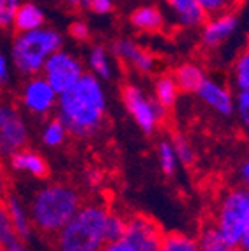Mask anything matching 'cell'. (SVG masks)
Masks as SVG:
<instances>
[{
	"mask_svg": "<svg viewBox=\"0 0 249 251\" xmlns=\"http://www.w3.org/2000/svg\"><path fill=\"white\" fill-rule=\"evenodd\" d=\"M122 101L134 124L145 134H153L162 124L166 110L155 101L153 96H148L138 84L129 82L122 87Z\"/></svg>",
	"mask_w": 249,
	"mask_h": 251,
	"instance_id": "obj_6",
	"label": "cell"
},
{
	"mask_svg": "<svg viewBox=\"0 0 249 251\" xmlns=\"http://www.w3.org/2000/svg\"><path fill=\"white\" fill-rule=\"evenodd\" d=\"M11 171L20 173V175H28L35 180H44L49 175V166L47 161L40 155L37 150H31L28 147H23L18 152H14L7 159Z\"/></svg>",
	"mask_w": 249,
	"mask_h": 251,
	"instance_id": "obj_14",
	"label": "cell"
},
{
	"mask_svg": "<svg viewBox=\"0 0 249 251\" xmlns=\"http://www.w3.org/2000/svg\"><path fill=\"white\" fill-rule=\"evenodd\" d=\"M0 12H2V5H0Z\"/></svg>",
	"mask_w": 249,
	"mask_h": 251,
	"instance_id": "obj_44",
	"label": "cell"
},
{
	"mask_svg": "<svg viewBox=\"0 0 249 251\" xmlns=\"http://www.w3.org/2000/svg\"><path fill=\"white\" fill-rule=\"evenodd\" d=\"M232 82L237 91L249 89V46L235 59L232 68Z\"/></svg>",
	"mask_w": 249,
	"mask_h": 251,
	"instance_id": "obj_25",
	"label": "cell"
},
{
	"mask_svg": "<svg viewBox=\"0 0 249 251\" xmlns=\"http://www.w3.org/2000/svg\"><path fill=\"white\" fill-rule=\"evenodd\" d=\"M68 33H70L72 39L77 40V42H87L91 37V28L86 21L77 20V21H74V23H70Z\"/></svg>",
	"mask_w": 249,
	"mask_h": 251,
	"instance_id": "obj_33",
	"label": "cell"
},
{
	"mask_svg": "<svg viewBox=\"0 0 249 251\" xmlns=\"http://www.w3.org/2000/svg\"><path fill=\"white\" fill-rule=\"evenodd\" d=\"M125 222L124 218L119 213H108V218H106V239L108 241H117L124 235L125 230Z\"/></svg>",
	"mask_w": 249,
	"mask_h": 251,
	"instance_id": "obj_30",
	"label": "cell"
},
{
	"mask_svg": "<svg viewBox=\"0 0 249 251\" xmlns=\"http://www.w3.org/2000/svg\"><path fill=\"white\" fill-rule=\"evenodd\" d=\"M5 208L11 216L12 227H14L16 234L21 241H26L31 237V232H33V224H31V216L28 211V206L16 196V194H7L4 196Z\"/></svg>",
	"mask_w": 249,
	"mask_h": 251,
	"instance_id": "obj_16",
	"label": "cell"
},
{
	"mask_svg": "<svg viewBox=\"0 0 249 251\" xmlns=\"http://www.w3.org/2000/svg\"><path fill=\"white\" fill-rule=\"evenodd\" d=\"M242 248V251H249V244H248V246H241Z\"/></svg>",
	"mask_w": 249,
	"mask_h": 251,
	"instance_id": "obj_42",
	"label": "cell"
},
{
	"mask_svg": "<svg viewBox=\"0 0 249 251\" xmlns=\"http://www.w3.org/2000/svg\"><path fill=\"white\" fill-rule=\"evenodd\" d=\"M195 94L199 96V100L211 108L213 112H216L218 115L223 117H230L235 110V96L230 91V87L226 84H223L222 80L213 77H207L202 80V84L199 86V89L195 91Z\"/></svg>",
	"mask_w": 249,
	"mask_h": 251,
	"instance_id": "obj_11",
	"label": "cell"
},
{
	"mask_svg": "<svg viewBox=\"0 0 249 251\" xmlns=\"http://www.w3.org/2000/svg\"><path fill=\"white\" fill-rule=\"evenodd\" d=\"M42 26H46V11L33 0H23V4L18 7L14 14L12 28L20 33V31L37 30Z\"/></svg>",
	"mask_w": 249,
	"mask_h": 251,
	"instance_id": "obj_17",
	"label": "cell"
},
{
	"mask_svg": "<svg viewBox=\"0 0 249 251\" xmlns=\"http://www.w3.org/2000/svg\"><path fill=\"white\" fill-rule=\"evenodd\" d=\"M248 244H249V224H248V228H246L244 239H242V246H248Z\"/></svg>",
	"mask_w": 249,
	"mask_h": 251,
	"instance_id": "obj_41",
	"label": "cell"
},
{
	"mask_svg": "<svg viewBox=\"0 0 249 251\" xmlns=\"http://www.w3.org/2000/svg\"><path fill=\"white\" fill-rule=\"evenodd\" d=\"M82 206L80 194L66 183H49L37 190L30 199L28 211L33 228L46 235H56Z\"/></svg>",
	"mask_w": 249,
	"mask_h": 251,
	"instance_id": "obj_2",
	"label": "cell"
},
{
	"mask_svg": "<svg viewBox=\"0 0 249 251\" xmlns=\"http://www.w3.org/2000/svg\"><path fill=\"white\" fill-rule=\"evenodd\" d=\"M157 157H159V166L162 169L164 175L173 176L178 169V157H176L174 147H173L171 140H160L159 147H157Z\"/></svg>",
	"mask_w": 249,
	"mask_h": 251,
	"instance_id": "obj_24",
	"label": "cell"
},
{
	"mask_svg": "<svg viewBox=\"0 0 249 251\" xmlns=\"http://www.w3.org/2000/svg\"><path fill=\"white\" fill-rule=\"evenodd\" d=\"M112 52L119 61L125 63L138 74H152L157 67L155 56L131 39H117L112 44Z\"/></svg>",
	"mask_w": 249,
	"mask_h": 251,
	"instance_id": "obj_13",
	"label": "cell"
},
{
	"mask_svg": "<svg viewBox=\"0 0 249 251\" xmlns=\"http://www.w3.org/2000/svg\"><path fill=\"white\" fill-rule=\"evenodd\" d=\"M239 178H241L242 187H246L249 190V155L242 161L241 168H239Z\"/></svg>",
	"mask_w": 249,
	"mask_h": 251,
	"instance_id": "obj_36",
	"label": "cell"
},
{
	"mask_svg": "<svg viewBox=\"0 0 249 251\" xmlns=\"http://www.w3.org/2000/svg\"><path fill=\"white\" fill-rule=\"evenodd\" d=\"M121 239L129 251H160L164 234L152 218L138 215L125 222V230Z\"/></svg>",
	"mask_w": 249,
	"mask_h": 251,
	"instance_id": "obj_10",
	"label": "cell"
},
{
	"mask_svg": "<svg viewBox=\"0 0 249 251\" xmlns=\"http://www.w3.org/2000/svg\"><path fill=\"white\" fill-rule=\"evenodd\" d=\"M0 251H4V246H2V244H0Z\"/></svg>",
	"mask_w": 249,
	"mask_h": 251,
	"instance_id": "obj_43",
	"label": "cell"
},
{
	"mask_svg": "<svg viewBox=\"0 0 249 251\" xmlns=\"http://www.w3.org/2000/svg\"><path fill=\"white\" fill-rule=\"evenodd\" d=\"M108 108V98L103 80L84 74L68 91L58 96L56 117L66 126L68 134L89 138L101 129Z\"/></svg>",
	"mask_w": 249,
	"mask_h": 251,
	"instance_id": "obj_1",
	"label": "cell"
},
{
	"mask_svg": "<svg viewBox=\"0 0 249 251\" xmlns=\"http://www.w3.org/2000/svg\"><path fill=\"white\" fill-rule=\"evenodd\" d=\"M108 209L103 204H82L70 222L56 234L58 251H101L106 239Z\"/></svg>",
	"mask_w": 249,
	"mask_h": 251,
	"instance_id": "obj_3",
	"label": "cell"
},
{
	"mask_svg": "<svg viewBox=\"0 0 249 251\" xmlns=\"http://www.w3.org/2000/svg\"><path fill=\"white\" fill-rule=\"evenodd\" d=\"M66 136H68V129H66V126L58 117L49 119L42 126V131H40V141L47 149H58V147H61L66 141Z\"/></svg>",
	"mask_w": 249,
	"mask_h": 251,
	"instance_id": "obj_23",
	"label": "cell"
},
{
	"mask_svg": "<svg viewBox=\"0 0 249 251\" xmlns=\"http://www.w3.org/2000/svg\"><path fill=\"white\" fill-rule=\"evenodd\" d=\"M173 77H174L176 84H178L179 91L181 93H194L199 89V86L202 84V80L206 78V72L200 65L197 63H181L174 68L173 72Z\"/></svg>",
	"mask_w": 249,
	"mask_h": 251,
	"instance_id": "obj_19",
	"label": "cell"
},
{
	"mask_svg": "<svg viewBox=\"0 0 249 251\" xmlns=\"http://www.w3.org/2000/svg\"><path fill=\"white\" fill-rule=\"evenodd\" d=\"M68 7L72 9H77V7H84V4H86V0H63Z\"/></svg>",
	"mask_w": 249,
	"mask_h": 251,
	"instance_id": "obj_39",
	"label": "cell"
},
{
	"mask_svg": "<svg viewBox=\"0 0 249 251\" xmlns=\"http://www.w3.org/2000/svg\"><path fill=\"white\" fill-rule=\"evenodd\" d=\"M199 5L202 7V11L206 12V16H216L222 12L234 11L235 5L239 4V0H197Z\"/></svg>",
	"mask_w": 249,
	"mask_h": 251,
	"instance_id": "obj_29",
	"label": "cell"
},
{
	"mask_svg": "<svg viewBox=\"0 0 249 251\" xmlns=\"http://www.w3.org/2000/svg\"><path fill=\"white\" fill-rule=\"evenodd\" d=\"M18 234H16L14 227H12L11 216H9V211L5 208L4 197H0V244L2 246H7V244L18 241Z\"/></svg>",
	"mask_w": 249,
	"mask_h": 251,
	"instance_id": "obj_27",
	"label": "cell"
},
{
	"mask_svg": "<svg viewBox=\"0 0 249 251\" xmlns=\"http://www.w3.org/2000/svg\"><path fill=\"white\" fill-rule=\"evenodd\" d=\"M5 192H7V185H5L4 171H2V168H0V197H4Z\"/></svg>",
	"mask_w": 249,
	"mask_h": 251,
	"instance_id": "obj_40",
	"label": "cell"
},
{
	"mask_svg": "<svg viewBox=\"0 0 249 251\" xmlns=\"http://www.w3.org/2000/svg\"><path fill=\"white\" fill-rule=\"evenodd\" d=\"M28 124L14 103L0 101V159H9L14 152L26 147Z\"/></svg>",
	"mask_w": 249,
	"mask_h": 251,
	"instance_id": "obj_7",
	"label": "cell"
},
{
	"mask_svg": "<svg viewBox=\"0 0 249 251\" xmlns=\"http://www.w3.org/2000/svg\"><path fill=\"white\" fill-rule=\"evenodd\" d=\"M11 80V59L0 51V87H4Z\"/></svg>",
	"mask_w": 249,
	"mask_h": 251,
	"instance_id": "obj_35",
	"label": "cell"
},
{
	"mask_svg": "<svg viewBox=\"0 0 249 251\" xmlns=\"http://www.w3.org/2000/svg\"><path fill=\"white\" fill-rule=\"evenodd\" d=\"M171 141H173V147H174L178 161L185 166H190L192 162L195 161V152H194V147H192L190 141H188L183 134H174Z\"/></svg>",
	"mask_w": 249,
	"mask_h": 251,
	"instance_id": "obj_28",
	"label": "cell"
},
{
	"mask_svg": "<svg viewBox=\"0 0 249 251\" xmlns=\"http://www.w3.org/2000/svg\"><path fill=\"white\" fill-rule=\"evenodd\" d=\"M21 4H23V0H0V5H2V12H0V30H9V28H12L14 14Z\"/></svg>",
	"mask_w": 249,
	"mask_h": 251,
	"instance_id": "obj_31",
	"label": "cell"
},
{
	"mask_svg": "<svg viewBox=\"0 0 249 251\" xmlns=\"http://www.w3.org/2000/svg\"><path fill=\"white\" fill-rule=\"evenodd\" d=\"M234 112H237V117L241 121V124L249 129V89L237 91Z\"/></svg>",
	"mask_w": 249,
	"mask_h": 251,
	"instance_id": "obj_32",
	"label": "cell"
},
{
	"mask_svg": "<svg viewBox=\"0 0 249 251\" xmlns=\"http://www.w3.org/2000/svg\"><path fill=\"white\" fill-rule=\"evenodd\" d=\"M63 42V35L51 26L20 31L12 40L11 63L21 75H39L47 58L59 51Z\"/></svg>",
	"mask_w": 249,
	"mask_h": 251,
	"instance_id": "obj_4",
	"label": "cell"
},
{
	"mask_svg": "<svg viewBox=\"0 0 249 251\" xmlns=\"http://www.w3.org/2000/svg\"><path fill=\"white\" fill-rule=\"evenodd\" d=\"M166 4L179 26L197 28L202 26V23L207 20L206 12L197 0H166Z\"/></svg>",
	"mask_w": 249,
	"mask_h": 251,
	"instance_id": "obj_15",
	"label": "cell"
},
{
	"mask_svg": "<svg viewBox=\"0 0 249 251\" xmlns=\"http://www.w3.org/2000/svg\"><path fill=\"white\" fill-rule=\"evenodd\" d=\"M160 251H200L197 246V241L187 234H179V232H173V234L164 235L162 248Z\"/></svg>",
	"mask_w": 249,
	"mask_h": 251,
	"instance_id": "obj_26",
	"label": "cell"
},
{
	"mask_svg": "<svg viewBox=\"0 0 249 251\" xmlns=\"http://www.w3.org/2000/svg\"><path fill=\"white\" fill-rule=\"evenodd\" d=\"M179 93H181V91H179L174 77L169 74L159 75V77L155 78V82H153V98H155V101L159 103L164 110H169L176 105Z\"/></svg>",
	"mask_w": 249,
	"mask_h": 251,
	"instance_id": "obj_21",
	"label": "cell"
},
{
	"mask_svg": "<svg viewBox=\"0 0 249 251\" xmlns=\"http://www.w3.org/2000/svg\"><path fill=\"white\" fill-rule=\"evenodd\" d=\"M249 224V190L246 187L230 188L220 197L214 225L234 246L241 248Z\"/></svg>",
	"mask_w": 249,
	"mask_h": 251,
	"instance_id": "obj_5",
	"label": "cell"
},
{
	"mask_svg": "<svg viewBox=\"0 0 249 251\" xmlns=\"http://www.w3.org/2000/svg\"><path fill=\"white\" fill-rule=\"evenodd\" d=\"M58 96L59 94L52 89L51 84L44 78V75L28 77L20 93L23 108L35 117H47L49 114H52L58 105Z\"/></svg>",
	"mask_w": 249,
	"mask_h": 251,
	"instance_id": "obj_9",
	"label": "cell"
},
{
	"mask_svg": "<svg viewBox=\"0 0 249 251\" xmlns=\"http://www.w3.org/2000/svg\"><path fill=\"white\" fill-rule=\"evenodd\" d=\"M40 74L44 75L47 82L51 84L56 93L61 94L70 89L86 72H84V65H82L80 59L74 52L65 51L61 47L59 51L52 52L47 58Z\"/></svg>",
	"mask_w": 249,
	"mask_h": 251,
	"instance_id": "obj_8",
	"label": "cell"
},
{
	"mask_svg": "<svg viewBox=\"0 0 249 251\" xmlns=\"http://www.w3.org/2000/svg\"><path fill=\"white\" fill-rule=\"evenodd\" d=\"M87 67L93 75H96L100 80H110L113 78V63L112 54L103 44H94L87 51Z\"/></svg>",
	"mask_w": 249,
	"mask_h": 251,
	"instance_id": "obj_20",
	"label": "cell"
},
{
	"mask_svg": "<svg viewBox=\"0 0 249 251\" xmlns=\"http://www.w3.org/2000/svg\"><path fill=\"white\" fill-rule=\"evenodd\" d=\"M84 7L96 16H106L113 11V2L112 0H86Z\"/></svg>",
	"mask_w": 249,
	"mask_h": 251,
	"instance_id": "obj_34",
	"label": "cell"
},
{
	"mask_svg": "<svg viewBox=\"0 0 249 251\" xmlns=\"http://www.w3.org/2000/svg\"><path fill=\"white\" fill-rule=\"evenodd\" d=\"M129 23L132 25V28H136L138 31L157 33L166 25V18L160 12V9L155 7V5H141V7H136L131 12Z\"/></svg>",
	"mask_w": 249,
	"mask_h": 251,
	"instance_id": "obj_18",
	"label": "cell"
},
{
	"mask_svg": "<svg viewBox=\"0 0 249 251\" xmlns=\"http://www.w3.org/2000/svg\"><path fill=\"white\" fill-rule=\"evenodd\" d=\"M101 251H129L127 246L124 244L122 239H117V241H108V243L103 246Z\"/></svg>",
	"mask_w": 249,
	"mask_h": 251,
	"instance_id": "obj_37",
	"label": "cell"
},
{
	"mask_svg": "<svg viewBox=\"0 0 249 251\" xmlns=\"http://www.w3.org/2000/svg\"><path fill=\"white\" fill-rule=\"evenodd\" d=\"M195 241H197V246L200 251H237L239 250L237 246H234L218 230V227L214 224L206 225Z\"/></svg>",
	"mask_w": 249,
	"mask_h": 251,
	"instance_id": "obj_22",
	"label": "cell"
},
{
	"mask_svg": "<svg viewBox=\"0 0 249 251\" xmlns=\"http://www.w3.org/2000/svg\"><path fill=\"white\" fill-rule=\"evenodd\" d=\"M4 251H26V246H25V243L21 239L14 241V243L7 244V246H4Z\"/></svg>",
	"mask_w": 249,
	"mask_h": 251,
	"instance_id": "obj_38",
	"label": "cell"
},
{
	"mask_svg": "<svg viewBox=\"0 0 249 251\" xmlns=\"http://www.w3.org/2000/svg\"><path fill=\"white\" fill-rule=\"evenodd\" d=\"M239 18L234 11L222 12V14L209 16V20L202 23L200 42L206 49H218L228 42L237 31Z\"/></svg>",
	"mask_w": 249,
	"mask_h": 251,
	"instance_id": "obj_12",
	"label": "cell"
}]
</instances>
